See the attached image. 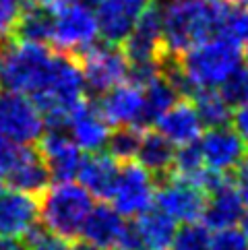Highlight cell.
<instances>
[{"label": "cell", "mask_w": 248, "mask_h": 250, "mask_svg": "<svg viewBox=\"0 0 248 250\" xmlns=\"http://www.w3.org/2000/svg\"><path fill=\"white\" fill-rule=\"evenodd\" d=\"M143 126L139 124H126V126H116L112 130L108 141V153H112L118 162H132L139 153L141 141H143Z\"/></svg>", "instance_id": "83f0119b"}, {"label": "cell", "mask_w": 248, "mask_h": 250, "mask_svg": "<svg viewBox=\"0 0 248 250\" xmlns=\"http://www.w3.org/2000/svg\"><path fill=\"white\" fill-rule=\"evenodd\" d=\"M209 250H248V238L244 231L238 228L217 229L211 234Z\"/></svg>", "instance_id": "836d02e7"}, {"label": "cell", "mask_w": 248, "mask_h": 250, "mask_svg": "<svg viewBox=\"0 0 248 250\" xmlns=\"http://www.w3.org/2000/svg\"><path fill=\"white\" fill-rule=\"evenodd\" d=\"M155 176L139 162H122L110 203L124 217H139L155 205Z\"/></svg>", "instance_id": "9c48e42d"}, {"label": "cell", "mask_w": 248, "mask_h": 250, "mask_svg": "<svg viewBox=\"0 0 248 250\" xmlns=\"http://www.w3.org/2000/svg\"><path fill=\"white\" fill-rule=\"evenodd\" d=\"M226 0H170L164 6V35L170 54H186L219 35Z\"/></svg>", "instance_id": "6da1fadb"}, {"label": "cell", "mask_w": 248, "mask_h": 250, "mask_svg": "<svg viewBox=\"0 0 248 250\" xmlns=\"http://www.w3.org/2000/svg\"><path fill=\"white\" fill-rule=\"evenodd\" d=\"M219 35L236 42L238 46H248V6L229 2L224 8L219 25Z\"/></svg>", "instance_id": "f1b7e54d"}, {"label": "cell", "mask_w": 248, "mask_h": 250, "mask_svg": "<svg viewBox=\"0 0 248 250\" xmlns=\"http://www.w3.org/2000/svg\"><path fill=\"white\" fill-rule=\"evenodd\" d=\"M68 250H102V248H97V246H93V244H89L87 240H83V242H77V244H73Z\"/></svg>", "instance_id": "74e56055"}, {"label": "cell", "mask_w": 248, "mask_h": 250, "mask_svg": "<svg viewBox=\"0 0 248 250\" xmlns=\"http://www.w3.org/2000/svg\"><path fill=\"white\" fill-rule=\"evenodd\" d=\"M54 27H56L54 8L29 0L19 23H17L13 38L17 42L48 43V42H54Z\"/></svg>", "instance_id": "cb8c5ba5"}, {"label": "cell", "mask_w": 248, "mask_h": 250, "mask_svg": "<svg viewBox=\"0 0 248 250\" xmlns=\"http://www.w3.org/2000/svg\"><path fill=\"white\" fill-rule=\"evenodd\" d=\"M229 2H236V4H244V6H248V0H229Z\"/></svg>", "instance_id": "60d3db41"}, {"label": "cell", "mask_w": 248, "mask_h": 250, "mask_svg": "<svg viewBox=\"0 0 248 250\" xmlns=\"http://www.w3.org/2000/svg\"><path fill=\"white\" fill-rule=\"evenodd\" d=\"M155 128L170 139L176 147H182L199 141L203 137L205 124L201 120L194 102L188 100V97H180L164 116H159Z\"/></svg>", "instance_id": "ffe728a7"}, {"label": "cell", "mask_w": 248, "mask_h": 250, "mask_svg": "<svg viewBox=\"0 0 248 250\" xmlns=\"http://www.w3.org/2000/svg\"><path fill=\"white\" fill-rule=\"evenodd\" d=\"M246 207L248 205L240 190H238L236 182H229L227 178H224L221 184H217L207 196L203 221L211 231L236 228L242 221Z\"/></svg>", "instance_id": "d6986e66"}, {"label": "cell", "mask_w": 248, "mask_h": 250, "mask_svg": "<svg viewBox=\"0 0 248 250\" xmlns=\"http://www.w3.org/2000/svg\"><path fill=\"white\" fill-rule=\"evenodd\" d=\"M207 226L201 223H184L178 228L174 238L172 250H209L211 248V234Z\"/></svg>", "instance_id": "f546056e"}, {"label": "cell", "mask_w": 248, "mask_h": 250, "mask_svg": "<svg viewBox=\"0 0 248 250\" xmlns=\"http://www.w3.org/2000/svg\"><path fill=\"white\" fill-rule=\"evenodd\" d=\"M143 104V89L126 81L105 91L102 95L100 108L112 126H126V124H139L141 126Z\"/></svg>", "instance_id": "7402d4cb"}, {"label": "cell", "mask_w": 248, "mask_h": 250, "mask_svg": "<svg viewBox=\"0 0 248 250\" xmlns=\"http://www.w3.org/2000/svg\"><path fill=\"white\" fill-rule=\"evenodd\" d=\"M2 180H4V178H2V176H0V188H2Z\"/></svg>", "instance_id": "7bdbcfd3"}, {"label": "cell", "mask_w": 248, "mask_h": 250, "mask_svg": "<svg viewBox=\"0 0 248 250\" xmlns=\"http://www.w3.org/2000/svg\"><path fill=\"white\" fill-rule=\"evenodd\" d=\"M23 242L27 244L29 250H68V240H64L62 236L50 231L48 228H40L35 226L27 236L23 238Z\"/></svg>", "instance_id": "d6a6232c"}, {"label": "cell", "mask_w": 248, "mask_h": 250, "mask_svg": "<svg viewBox=\"0 0 248 250\" xmlns=\"http://www.w3.org/2000/svg\"><path fill=\"white\" fill-rule=\"evenodd\" d=\"M85 77L79 58L56 50V60L52 73L31 100L43 114L48 126H66L70 114L85 100Z\"/></svg>", "instance_id": "7a4b0ae2"}, {"label": "cell", "mask_w": 248, "mask_h": 250, "mask_svg": "<svg viewBox=\"0 0 248 250\" xmlns=\"http://www.w3.org/2000/svg\"><path fill=\"white\" fill-rule=\"evenodd\" d=\"M56 27H54V46L60 52L79 56L89 46H93L100 25H97L95 11L85 0H66L54 8Z\"/></svg>", "instance_id": "8992f818"}, {"label": "cell", "mask_w": 248, "mask_h": 250, "mask_svg": "<svg viewBox=\"0 0 248 250\" xmlns=\"http://www.w3.org/2000/svg\"><path fill=\"white\" fill-rule=\"evenodd\" d=\"M93 207V196L81 182H56L41 194L40 219L50 231L64 240H75L83 234L85 221Z\"/></svg>", "instance_id": "277c9868"}, {"label": "cell", "mask_w": 248, "mask_h": 250, "mask_svg": "<svg viewBox=\"0 0 248 250\" xmlns=\"http://www.w3.org/2000/svg\"><path fill=\"white\" fill-rule=\"evenodd\" d=\"M46 126V118L29 95L0 89V137L31 145L40 141Z\"/></svg>", "instance_id": "52a82bcc"}, {"label": "cell", "mask_w": 248, "mask_h": 250, "mask_svg": "<svg viewBox=\"0 0 248 250\" xmlns=\"http://www.w3.org/2000/svg\"><path fill=\"white\" fill-rule=\"evenodd\" d=\"M4 180L11 188L29 192V194H43L48 190V184L52 180V174L40 155L38 149H31L29 145H23L15 164L4 174Z\"/></svg>", "instance_id": "44dd1931"}, {"label": "cell", "mask_w": 248, "mask_h": 250, "mask_svg": "<svg viewBox=\"0 0 248 250\" xmlns=\"http://www.w3.org/2000/svg\"><path fill=\"white\" fill-rule=\"evenodd\" d=\"M40 205L35 196L17 188H0V236L23 240L38 226Z\"/></svg>", "instance_id": "2e32d148"}, {"label": "cell", "mask_w": 248, "mask_h": 250, "mask_svg": "<svg viewBox=\"0 0 248 250\" xmlns=\"http://www.w3.org/2000/svg\"><path fill=\"white\" fill-rule=\"evenodd\" d=\"M176 157V145L159 130H147L141 141L137 162L145 166L153 176H164L172 172Z\"/></svg>", "instance_id": "d4e9b609"}, {"label": "cell", "mask_w": 248, "mask_h": 250, "mask_svg": "<svg viewBox=\"0 0 248 250\" xmlns=\"http://www.w3.org/2000/svg\"><path fill=\"white\" fill-rule=\"evenodd\" d=\"M0 250H29L27 244L17 238H4L0 236Z\"/></svg>", "instance_id": "8d00e7d4"}, {"label": "cell", "mask_w": 248, "mask_h": 250, "mask_svg": "<svg viewBox=\"0 0 248 250\" xmlns=\"http://www.w3.org/2000/svg\"><path fill=\"white\" fill-rule=\"evenodd\" d=\"M38 151L50 169L52 180L56 182L75 180L85 159V151L64 126H48V132H43L38 141Z\"/></svg>", "instance_id": "8fae6325"}, {"label": "cell", "mask_w": 248, "mask_h": 250, "mask_svg": "<svg viewBox=\"0 0 248 250\" xmlns=\"http://www.w3.org/2000/svg\"><path fill=\"white\" fill-rule=\"evenodd\" d=\"M240 229L246 234V238H248V207H246V211H244V215H242V221H240Z\"/></svg>", "instance_id": "ab89813d"}, {"label": "cell", "mask_w": 248, "mask_h": 250, "mask_svg": "<svg viewBox=\"0 0 248 250\" xmlns=\"http://www.w3.org/2000/svg\"><path fill=\"white\" fill-rule=\"evenodd\" d=\"M232 124H234L238 135L242 137V141L248 145V102L236 108V112L232 116Z\"/></svg>", "instance_id": "e575fe53"}, {"label": "cell", "mask_w": 248, "mask_h": 250, "mask_svg": "<svg viewBox=\"0 0 248 250\" xmlns=\"http://www.w3.org/2000/svg\"><path fill=\"white\" fill-rule=\"evenodd\" d=\"M0 54H2V48H0Z\"/></svg>", "instance_id": "ee69618b"}, {"label": "cell", "mask_w": 248, "mask_h": 250, "mask_svg": "<svg viewBox=\"0 0 248 250\" xmlns=\"http://www.w3.org/2000/svg\"><path fill=\"white\" fill-rule=\"evenodd\" d=\"M122 50L130 64L162 60L167 52L164 35V8H159L153 2L149 4L141 13L135 29L122 42Z\"/></svg>", "instance_id": "30bf717a"}, {"label": "cell", "mask_w": 248, "mask_h": 250, "mask_svg": "<svg viewBox=\"0 0 248 250\" xmlns=\"http://www.w3.org/2000/svg\"><path fill=\"white\" fill-rule=\"evenodd\" d=\"M244 58H246V66H248V50H246V56Z\"/></svg>", "instance_id": "b9f144b4"}, {"label": "cell", "mask_w": 248, "mask_h": 250, "mask_svg": "<svg viewBox=\"0 0 248 250\" xmlns=\"http://www.w3.org/2000/svg\"><path fill=\"white\" fill-rule=\"evenodd\" d=\"M205 205L207 192L178 176H172L170 180L162 182V186L155 190V207L180 226L203 219Z\"/></svg>", "instance_id": "7c38bea8"}, {"label": "cell", "mask_w": 248, "mask_h": 250, "mask_svg": "<svg viewBox=\"0 0 248 250\" xmlns=\"http://www.w3.org/2000/svg\"><path fill=\"white\" fill-rule=\"evenodd\" d=\"M242 62V46L236 42L217 35L201 46L182 54L184 70L197 89L221 87L232 77Z\"/></svg>", "instance_id": "5b68a950"}, {"label": "cell", "mask_w": 248, "mask_h": 250, "mask_svg": "<svg viewBox=\"0 0 248 250\" xmlns=\"http://www.w3.org/2000/svg\"><path fill=\"white\" fill-rule=\"evenodd\" d=\"M33 2H40V4H46V6L56 8V6H60L62 2H66V0H33Z\"/></svg>", "instance_id": "f35d334b"}, {"label": "cell", "mask_w": 248, "mask_h": 250, "mask_svg": "<svg viewBox=\"0 0 248 250\" xmlns=\"http://www.w3.org/2000/svg\"><path fill=\"white\" fill-rule=\"evenodd\" d=\"M143 97H145V104H143V116H141V126L143 128L149 126V124H155L159 120V116H164L180 100L178 91L172 87V83L164 75L153 79L143 89Z\"/></svg>", "instance_id": "484cf974"}, {"label": "cell", "mask_w": 248, "mask_h": 250, "mask_svg": "<svg viewBox=\"0 0 248 250\" xmlns=\"http://www.w3.org/2000/svg\"><path fill=\"white\" fill-rule=\"evenodd\" d=\"M178 223L162 209L151 207L135 217L122 250H172Z\"/></svg>", "instance_id": "5bb4252c"}, {"label": "cell", "mask_w": 248, "mask_h": 250, "mask_svg": "<svg viewBox=\"0 0 248 250\" xmlns=\"http://www.w3.org/2000/svg\"><path fill=\"white\" fill-rule=\"evenodd\" d=\"M120 174V164L112 153L95 151L83 159V166L79 169L77 180L91 192L97 201H110Z\"/></svg>", "instance_id": "603a6c76"}, {"label": "cell", "mask_w": 248, "mask_h": 250, "mask_svg": "<svg viewBox=\"0 0 248 250\" xmlns=\"http://www.w3.org/2000/svg\"><path fill=\"white\" fill-rule=\"evenodd\" d=\"M79 64H81L83 77L87 89L93 95H103L116 85L124 83L128 77V66L130 62L116 43H93L85 52L77 56Z\"/></svg>", "instance_id": "ba28073f"}, {"label": "cell", "mask_w": 248, "mask_h": 250, "mask_svg": "<svg viewBox=\"0 0 248 250\" xmlns=\"http://www.w3.org/2000/svg\"><path fill=\"white\" fill-rule=\"evenodd\" d=\"M190 100L194 102L199 110V116L203 124L207 128H215V126H226V124L232 120V105L224 97V93L217 91V87H205L199 89Z\"/></svg>", "instance_id": "4316f807"}, {"label": "cell", "mask_w": 248, "mask_h": 250, "mask_svg": "<svg viewBox=\"0 0 248 250\" xmlns=\"http://www.w3.org/2000/svg\"><path fill=\"white\" fill-rule=\"evenodd\" d=\"M130 223L112 205H95L83 228V240L102 250H122Z\"/></svg>", "instance_id": "ac0fdd59"}, {"label": "cell", "mask_w": 248, "mask_h": 250, "mask_svg": "<svg viewBox=\"0 0 248 250\" xmlns=\"http://www.w3.org/2000/svg\"><path fill=\"white\" fill-rule=\"evenodd\" d=\"M29 0H0V42H11Z\"/></svg>", "instance_id": "4dcf8cb0"}, {"label": "cell", "mask_w": 248, "mask_h": 250, "mask_svg": "<svg viewBox=\"0 0 248 250\" xmlns=\"http://www.w3.org/2000/svg\"><path fill=\"white\" fill-rule=\"evenodd\" d=\"M66 126H68L70 137L87 153L103 151L108 147V141L112 135V124L102 112L100 104L83 100L75 108V112L70 114Z\"/></svg>", "instance_id": "e0dca14e"}, {"label": "cell", "mask_w": 248, "mask_h": 250, "mask_svg": "<svg viewBox=\"0 0 248 250\" xmlns=\"http://www.w3.org/2000/svg\"><path fill=\"white\" fill-rule=\"evenodd\" d=\"M219 91L229 102L232 108H238L248 102V66L238 68L236 73L227 79V81L219 87Z\"/></svg>", "instance_id": "1f68e13d"}, {"label": "cell", "mask_w": 248, "mask_h": 250, "mask_svg": "<svg viewBox=\"0 0 248 250\" xmlns=\"http://www.w3.org/2000/svg\"><path fill=\"white\" fill-rule=\"evenodd\" d=\"M234 182L238 186V190H240V194L244 196V201L248 205V155L240 162V166L236 167V178Z\"/></svg>", "instance_id": "d590c367"}, {"label": "cell", "mask_w": 248, "mask_h": 250, "mask_svg": "<svg viewBox=\"0 0 248 250\" xmlns=\"http://www.w3.org/2000/svg\"><path fill=\"white\" fill-rule=\"evenodd\" d=\"M151 4V0H100L93 11L100 25V35L108 43H120L135 29L141 13Z\"/></svg>", "instance_id": "9a60e30c"}, {"label": "cell", "mask_w": 248, "mask_h": 250, "mask_svg": "<svg viewBox=\"0 0 248 250\" xmlns=\"http://www.w3.org/2000/svg\"><path fill=\"white\" fill-rule=\"evenodd\" d=\"M56 50L48 43L8 42L0 54V89L33 95L52 73Z\"/></svg>", "instance_id": "3957f363"}, {"label": "cell", "mask_w": 248, "mask_h": 250, "mask_svg": "<svg viewBox=\"0 0 248 250\" xmlns=\"http://www.w3.org/2000/svg\"><path fill=\"white\" fill-rule=\"evenodd\" d=\"M199 145L203 151L205 166L221 176L236 172V167L246 157V149H248V145L236 132V128L234 126L229 128L227 124L226 126L209 128L199 139Z\"/></svg>", "instance_id": "4fadbf2b"}]
</instances>
